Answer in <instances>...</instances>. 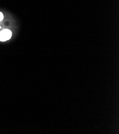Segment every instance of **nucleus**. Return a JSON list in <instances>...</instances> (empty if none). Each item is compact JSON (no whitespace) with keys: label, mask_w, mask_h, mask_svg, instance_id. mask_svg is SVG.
<instances>
[{"label":"nucleus","mask_w":119,"mask_h":134,"mask_svg":"<svg viewBox=\"0 0 119 134\" xmlns=\"http://www.w3.org/2000/svg\"><path fill=\"white\" fill-rule=\"evenodd\" d=\"M12 36V32L9 30H4L0 32V41L4 42L9 40Z\"/></svg>","instance_id":"obj_1"},{"label":"nucleus","mask_w":119,"mask_h":134,"mask_svg":"<svg viewBox=\"0 0 119 134\" xmlns=\"http://www.w3.org/2000/svg\"><path fill=\"white\" fill-rule=\"evenodd\" d=\"M3 19V15L1 12H0V21H2Z\"/></svg>","instance_id":"obj_2"}]
</instances>
